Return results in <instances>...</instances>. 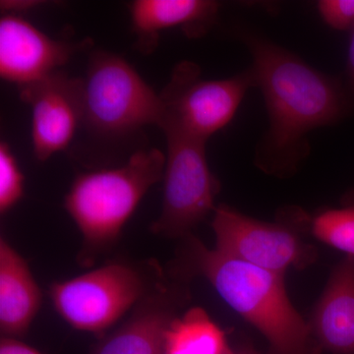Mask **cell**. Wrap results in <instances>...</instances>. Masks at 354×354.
<instances>
[{"instance_id":"cell-1","label":"cell","mask_w":354,"mask_h":354,"mask_svg":"<svg viewBox=\"0 0 354 354\" xmlns=\"http://www.w3.org/2000/svg\"><path fill=\"white\" fill-rule=\"evenodd\" d=\"M239 37L252 57L269 118L254 162L270 176H292L309 156V133L344 120L353 102L344 83L295 53L253 32L241 31Z\"/></svg>"},{"instance_id":"cell-2","label":"cell","mask_w":354,"mask_h":354,"mask_svg":"<svg viewBox=\"0 0 354 354\" xmlns=\"http://www.w3.org/2000/svg\"><path fill=\"white\" fill-rule=\"evenodd\" d=\"M181 241L176 278L206 279L230 308L264 335L272 353L321 354L309 324L291 304L283 276L209 249L193 234Z\"/></svg>"},{"instance_id":"cell-3","label":"cell","mask_w":354,"mask_h":354,"mask_svg":"<svg viewBox=\"0 0 354 354\" xmlns=\"http://www.w3.org/2000/svg\"><path fill=\"white\" fill-rule=\"evenodd\" d=\"M165 167V153L153 148L133 153L120 167L76 176L64 208L82 235L79 264H95L114 245L147 192L162 180Z\"/></svg>"},{"instance_id":"cell-4","label":"cell","mask_w":354,"mask_h":354,"mask_svg":"<svg viewBox=\"0 0 354 354\" xmlns=\"http://www.w3.org/2000/svg\"><path fill=\"white\" fill-rule=\"evenodd\" d=\"M165 277L153 262H111L53 283L48 295L58 315L73 329L102 334L134 309Z\"/></svg>"},{"instance_id":"cell-5","label":"cell","mask_w":354,"mask_h":354,"mask_svg":"<svg viewBox=\"0 0 354 354\" xmlns=\"http://www.w3.org/2000/svg\"><path fill=\"white\" fill-rule=\"evenodd\" d=\"M82 83L83 124L104 136H124L160 127V95L124 58L109 51L92 53Z\"/></svg>"},{"instance_id":"cell-6","label":"cell","mask_w":354,"mask_h":354,"mask_svg":"<svg viewBox=\"0 0 354 354\" xmlns=\"http://www.w3.org/2000/svg\"><path fill=\"white\" fill-rule=\"evenodd\" d=\"M307 216L304 209L288 208L276 223H267L221 204L212 221L216 249L279 276L291 268L306 269L318 258L315 247L302 239Z\"/></svg>"},{"instance_id":"cell-7","label":"cell","mask_w":354,"mask_h":354,"mask_svg":"<svg viewBox=\"0 0 354 354\" xmlns=\"http://www.w3.org/2000/svg\"><path fill=\"white\" fill-rule=\"evenodd\" d=\"M256 87L252 68L221 80H205L194 62L184 60L172 70L160 94L162 132L172 131L207 143L234 118L249 88Z\"/></svg>"},{"instance_id":"cell-8","label":"cell","mask_w":354,"mask_h":354,"mask_svg":"<svg viewBox=\"0 0 354 354\" xmlns=\"http://www.w3.org/2000/svg\"><path fill=\"white\" fill-rule=\"evenodd\" d=\"M164 133L167 151L162 211L151 225V232L183 239L215 211L221 183L209 169L205 142L176 132Z\"/></svg>"},{"instance_id":"cell-9","label":"cell","mask_w":354,"mask_h":354,"mask_svg":"<svg viewBox=\"0 0 354 354\" xmlns=\"http://www.w3.org/2000/svg\"><path fill=\"white\" fill-rule=\"evenodd\" d=\"M20 97L32 109L35 157L46 162L71 143L83 124L80 78L57 71L44 80L19 88Z\"/></svg>"},{"instance_id":"cell-10","label":"cell","mask_w":354,"mask_h":354,"mask_svg":"<svg viewBox=\"0 0 354 354\" xmlns=\"http://www.w3.org/2000/svg\"><path fill=\"white\" fill-rule=\"evenodd\" d=\"M90 41L70 43L50 38L24 16L3 14L0 19V76L18 88L59 71Z\"/></svg>"},{"instance_id":"cell-11","label":"cell","mask_w":354,"mask_h":354,"mask_svg":"<svg viewBox=\"0 0 354 354\" xmlns=\"http://www.w3.org/2000/svg\"><path fill=\"white\" fill-rule=\"evenodd\" d=\"M185 281L165 276L92 354H164L165 330L189 300Z\"/></svg>"},{"instance_id":"cell-12","label":"cell","mask_w":354,"mask_h":354,"mask_svg":"<svg viewBox=\"0 0 354 354\" xmlns=\"http://www.w3.org/2000/svg\"><path fill=\"white\" fill-rule=\"evenodd\" d=\"M220 3L212 0H135L129 6L137 48L144 55L156 50L160 32L180 28L188 38L204 36L215 24Z\"/></svg>"},{"instance_id":"cell-13","label":"cell","mask_w":354,"mask_h":354,"mask_svg":"<svg viewBox=\"0 0 354 354\" xmlns=\"http://www.w3.org/2000/svg\"><path fill=\"white\" fill-rule=\"evenodd\" d=\"M308 324L321 351L354 354V259L335 268Z\"/></svg>"},{"instance_id":"cell-14","label":"cell","mask_w":354,"mask_h":354,"mask_svg":"<svg viewBox=\"0 0 354 354\" xmlns=\"http://www.w3.org/2000/svg\"><path fill=\"white\" fill-rule=\"evenodd\" d=\"M41 306V291L25 258L0 239V330L2 337L27 334Z\"/></svg>"},{"instance_id":"cell-15","label":"cell","mask_w":354,"mask_h":354,"mask_svg":"<svg viewBox=\"0 0 354 354\" xmlns=\"http://www.w3.org/2000/svg\"><path fill=\"white\" fill-rule=\"evenodd\" d=\"M164 354H234L227 335L201 307H192L169 324Z\"/></svg>"},{"instance_id":"cell-16","label":"cell","mask_w":354,"mask_h":354,"mask_svg":"<svg viewBox=\"0 0 354 354\" xmlns=\"http://www.w3.org/2000/svg\"><path fill=\"white\" fill-rule=\"evenodd\" d=\"M306 232L354 259V194L346 197L341 207L308 216Z\"/></svg>"},{"instance_id":"cell-17","label":"cell","mask_w":354,"mask_h":354,"mask_svg":"<svg viewBox=\"0 0 354 354\" xmlns=\"http://www.w3.org/2000/svg\"><path fill=\"white\" fill-rule=\"evenodd\" d=\"M25 176L6 141L0 143V214L6 215L24 196Z\"/></svg>"},{"instance_id":"cell-18","label":"cell","mask_w":354,"mask_h":354,"mask_svg":"<svg viewBox=\"0 0 354 354\" xmlns=\"http://www.w3.org/2000/svg\"><path fill=\"white\" fill-rule=\"evenodd\" d=\"M318 12L325 24L337 31L351 32L354 28V0H321Z\"/></svg>"},{"instance_id":"cell-19","label":"cell","mask_w":354,"mask_h":354,"mask_svg":"<svg viewBox=\"0 0 354 354\" xmlns=\"http://www.w3.org/2000/svg\"><path fill=\"white\" fill-rule=\"evenodd\" d=\"M46 1L41 0H1L0 9L3 14L23 16V14L44 6Z\"/></svg>"},{"instance_id":"cell-20","label":"cell","mask_w":354,"mask_h":354,"mask_svg":"<svg viewBox=\"0 0 354 354\" xmlns=\"http://www.w3.org/2000/svg\"><path fill=\"white\" fill-rule=\"evenodd\" d=\"M0 354H43L16 337H2L0 339Z\"/></svg>"},{"instance_id":"cell-21","label":"cell","mask_w":354,"mask_h":354,"mask_svg":"<svg viewBox=\"0 0 354 354\" xmlns=\"http://www.w3.org/2000/svg\"><path fill=\"white\" fill-rule=\"evenodd\" d=\"M349 37L348 57H346V83L344 87L354 104V28Z\"/></svg>"},{"instance_id":"cell-22","label":"cell","mask_w":354,"mask_h":354,"mask_svg":"<svg viewBox=\"0 0 354 354\" xmlns=\"http://www.w3.org/2000/svg\"><path fill=\"white\" fill-rule=\"evenodd\" d=\"M234 354H257V353H252V351H242V353H234Z\"/></svg>"}]
</instances>
